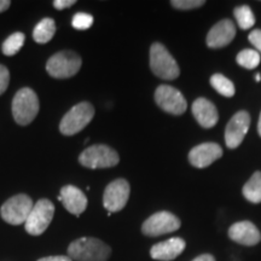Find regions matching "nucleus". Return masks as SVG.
<instances>
[{
	"instance_id": "nucleus-15",
	"label": "nucleus",
	"mask_w": 261,
	"mask_h": 261,
	"mask_svg": "<svg viewBox=\"0 0 261 261\" xmlns=\"http://www.w3.org/2000/svg\"><path fill=\"white\" fill-rule=\"evenodd\" d=\"M236 35V27L230 19H223L213 25L207 34L208 47L211 48H220L227 46L231 41L233 40Z\"/></svg>"
},
{
	"instance_id": "nucleus-17",
	"label": "nucleus",
	"mask_w": 261,
	"mask_h": 261,
	"mask_svg": "<svg viewBox=\"0 0 261 261\" xmlns=\"http://www.w3.org/2000/svg\"><path fill=\"white\" fill-rule=\"evenodd\" d=\"M185 246L187 243L182 238L173 237L152 246L150 249V255L154 260L172 261L184 252Z\"/></svg>"
},
{
	"instance_id": "nucleus-29",
	"label": "nucleus",
	"mask_w": 261,
	"mask_h": 261,
	"mask_svg": "<svg viewBox=\"0 0 261 261\" xmlns=\"http://www.w3.org/2000/svg\"><path fill=\"white\" fill-rule=\"evenodd\" d=\"M75 3H76L75 0H55L54 6H55V9H57V10H64L68 8H71Z\"/></svg>"
},
{
	"instance_id": "nucleus-30",
	"label": "nucleus",
	"mask_w": 261,
	"mask_h": 261,
	"mask_svg": "<svg viewBox=\"0 0 261 261\" xmlns=\"http://www.w3.org/2000/svg\"><path fill=\"white\" fill-rule=\"evenodd\" d=\"M38 261H73L67 255H55V256H45L39 259Z\"/></svg>"
},
{
	"instance_id": "nucleus-2",
	"label": "nucleus",
	"mask_w": 261,
	"mask_h": 261,
	"mask_svg": "<svg viewBox=\"0 0 261 261\" xmlns=\"http://www.w3.org/2000/svg\"><path fill=\"white\" fill-rule=\"evenodd\" d=\"M150 68L156 76L163 80H174L180 74L177 62L160 42H154L150 47Z\"/></svg>"
},
{
	"instance_id": "nucleus-6",
	"label": "nucleus",
	"mask_w": 261,
	"mask_h": 261,
	"mask_svg": "<svg viewBox=\"0 0 261 261\" xmlns=\"http://www.w3.org/2000/svg\"><path fill=\"white\" fill-rule=\"evenodd\" d=\"M119 161V154L115 150L104 144L89 146L79 156L80 165L90 169L115 167Z\"/></svg>"
},
{
	"instance_id": "nucleus-24",
	"label": "nucleus",
	"mask_w": 261,
	"mask_h": 261,
	"mask_svg": "<svg viewBox=\"0 0 261 261\" xmlns=\"http://www.w3.org/2000/svg\"><path fill=\"white\" fill-rule=\"evenodd\" d=\"M237 63L246 69H255L260 63V54L255 50L246 48L242 50L236 57Z\"/></svg>"
},
{
	"instance_id": "nucleus-26",
	"label": "nucleus",
	"mask_w": 261,
	"mask_h": 261,
	"mask_svg": "<svg viewBox=\"0 0 261 261\" xmlns=\"http://www.w3.org/2000/svg\"><path fill=\"white\" fill-rule=\"evenodd\" d=\"M204 0H173L171 2V5L174 9L178 10H192L201 8L202 5H204Z\"/></svg>"
},
{
	"instance_id": "nucleus-4",
	"label": "nucleus",
	"mask_w": 261,
	"mask_h": 261,
	"mask_svg": "<svg viewBox=\"0 0 261 261\" xmlns=\"http://www.w3.org/2000/svg\"><path fill=\"white\" fill-rule=\"evenodd\" d=\"M81 57L74 51H61L48 58L46 70L55 79H68L76 75L80 70Z\"/></svg>"
},
{
	"instance_id": "nucleus-7",
	"label": "nucleus",
	"mask_w": 261,
	"mask_h": 261,
	"mask_svg": "<svg viewBox=\"0 0 261 261\" xmlns=\"http://www.w3.org/2000/svg\"><path fill=\"white\" fill-rule=\"evenodd\" d=\"M55 215V205L50 200L42 198L33 205L24 223L25 231L32 236H40L50 226Z\"/></svg>"
},
{
	"instance_id": "nucleus-34",
	"label": "nucleus",
	"mask_w": 261,
	"mask_h": 261,
	"mask_svg": "<svg viewBox=\"0 0 261 261\" xmlns=\"http://www.w3.org/2000/svg\"><path fill=\"white\" fill-rule=\"evenodd\" d=\"M255 80L257 81V83H259V81L261 80V74H256L255 75Z\"/></svg>"
},
{
	"instance_id": "nucleus-18",
	"label": "nucleus",
	"mask_w": 261,
	"mask_h": 261,
	"mask_svg": "<svg viewBox=\"0 0 261 261\" xmlns=\"http://www.w3.org/2000/svg\"><path fill=\"white\" fill-rule=\"evenodd\" d=\"M192 115L203 128H212L219 120L217 107L205 98H197L192 104Z\"/></svg>"
},
{
	"instance_id": "nucleus-5",
	"label": "nucleus",
	"mask_w": 261,
	"mask_h": 261,
	"mask_svg": "<svg viewBox=\"0 0 261 261\" xmlns=\"http://www.w3.org/2000/svg\"><path fill=\"white\" fill-rule=\"evenodd\" d=\"M94 108L89 102H81L74 106L63 116L60 123V130L64 136H74L79 133L92 121Z\"/></svg>"
},
{
	"instance_id": "nucleus-25",
	"label": "nucleus",
	"mask_w": 261,
	"mask_h": 261,
	"mask_svg": "<svg viewBox=\"0 0 261 261\" xmlns=\"http://www.w3.org/2000/svg\"><path fill=\"white\" fill-rule=\"evenodd\" d=\"M71 24L75 29L77 31H86L92 27L93 24V17L92 15L85 14V12H77V14L74 15L73 21H71Z\"/></svg>"
},
{
	"instance_id": "nucleus-21",
	"label": "nucleus",
	"mask_w": 261,
	"mask_h": 261,
	"mask_svg": "<svg viewBox=\"0 0 261 261\" xmlns=\"http://www.w3.org/2000/svg\"><path fill=\"white\" fill-rule=\"evenodd\" d=\"M211 85L217 92L223 94L224 97L230 98L234 96L233 83L228 80L226 76H224L223 74H214L211 77Z\"/></svg>"
},
{
	"instance_id": "nucleus-22",
	"label": "nucleus",
	"mask_w": 261,
	"mask_h": 261,
	"mask_svg": "<svg viewBox=\"0 0 261 261\" xmlns=\"http://www.w3.org/2000/svg\"><path fill=\"white\" fill-rule=\"evenodd\" d=\"M233 15L241 29L247 31V29L252 28L253 25L255 24V17H254L252 9H250L248 5H242V6H237V8H234Z\"/></svg>"
},
{
	"instance_id": "nucleus-23",
	"label": "nucleus",
	"mask_w": 261,
	"mask_h": 261,
	"mask_svg": "<svg viewBox=\"0 0 261 261\" xmlns=\"http://www.w3.org/2000/svg\"><path fill=\"white\" fill-rule=\"evenodd\" d=\"M25 37L23 33L17 32L11 34L6 40L3 42L2 51L5 56H14L23 46Z\"/></svg>"
},
{
	"instance_id": "nucleus-9",
	"label": "nucleus",
	"mask_w": 261,
	"mask_h": 261,
	"mask_svg": "<svg viewBox=\"0 0 261 261\" xmlns=\"http://www.w3.org/2000/svg\"><path fill=\"white\" fill-rule=\"evenodd\" d=\"M180 220L171 212H158L149 217L142 226V232L148 237H158L166 233H172L179 230Z\"/></svg>"
},
{
	"instance_id": "nucleus-14",
	"label": "nucleus",
	"mask_w": 261,
	"mask_h": 261,
	"mask_svg": "<svg viewBox=\"0 0 261 261\" xmlns=\"http://www.w3.org/2000/svg\"><path fill=\"white\" fill-rule=\"evenodd\" d=\"M228 237L238 244L252 247L261 241V233L252 221H238L228 228Z\"/></svg>"
},
{
	"instance_id": "nucleus-10",
	"label": "nucleus",
	"mask_w": 261,
	"mask_h": 261,
	"mask_svg": "<svg viewBox=\"0 0 261 261\" xmlns=\"http://www.w3.org/2000/svg\"><path fill=\"white\" fill-rule=\"evenodd\" d=\"M155 102L163 112L181 115L187 112L188 103L181 92L169 85H161L155 91Z\"/></svg>"
},
{
	"instance_id": "nucleus-16",
	"label": "nucleus",
	"mask_w": 261,
	"mask_h": 261,
	"mask_svg": "<svg viewBox=\"0 0 261 261\" xmlns=\"http://www.w3.org/2000/svg\"><path fill=\"white\" fill-rule=\"evenodd\" d=\"M58 200L62 202L65 210L76 217H79L86 211L87 203H89L86 195L79 188L73 187V185H67V187L62 188Z\"/></svg>"
},
{
	"instance_id": "nucleus-1",
	"label": "nucleus",
	"mask_w": 261,
	"mask_h": 261,
	"mask_svg": "<svg viewBox=\"0 0 261 261\" xmlns=\"http://www.w3.org/2000/svg\"><path fill=\"white\" fill-rule=\"evenodd\" d=\"M112 248L94 237H81L68 247V256L76 261H108Z\"/></svg>"
},
{
	"instance_id": "nucleus-13",
	"label": "nucleus",
	"mask_w": 261,
	"mask_h": 261,
	"mask_svg": "<svg viewBox=\"0 0 261 261\" xmlns=\"http://www.w3.org/2000/svg\"><path fill=\"white\" fill-rule=\"evenodd\" d=\"M223 156V149L217 143H203L189 152V161L196 168H205Z\"/></svg>"
},
{
	"instance_id": "nucleus-12",
	"label": "nucleus",
	"mask_w": 261,
	"mask_h": 261,
	"mask_svg": "<svg viewBox=\"0 0 261 261\" xmlns=\"http://www.w3.org/2000/svg\"><path fill=\"white\" fill-rule=\"evenodd\" d=\"M250 126V115L247 112H238L231 117L225 128V143L228 149H236L243 142Z\"/></svg>"
},
{
	"instance_id": "nucleus-20",
	"label": "nucleus",
	"mask_w": 261,
	"mask_h": 261,
	"mask_svg": "<svg viewBox=\"0 0 261 261\" xmlns=\"http://www.w3.org/2000/svg\"><path fill=\"white\" fill-rule=\"evenodd\" d=\"M243 196L252 203L261 202V172H255L243 187Z\"/></svg>"
},
{
	"instance_id": "nucleus-8",
	"label": "nucleus",
	"mask_w": 261,
	"mask_h": 261,
	"mask_svg": "<svg viewBox=\"0 0 261 261\" xmlns=\"http://www.w3.org/2000/svg\"><path fill=\"white\" fill-rule=\"evenodd\" d=\"M33 205H34V203H33L32 198L28 195L19 194L9 198L2 205L0 214H2V218L6 223L11 225H21L25 223Z\"/></svg>"
},
{
	"instance_id": "nucleus-19",
	"label": "nucleus",
	"mask_w": 261,
	"mask_h": 261,
	"mask_svg": "<svg viewBox=\"0 0 261 261\" xmlns=\"http://www.w3.org/2000/svg\"><path fill=\"white\" fill-rule=\"evenodd\" d=\"M56 33V23L52 18H42L33 31V38L38 44H46Z\"/></svg>"
},
{
	"instance_id": "nucleus-11",
	"label": "nucleus",
	"mask_w": 261,
	"mask_h": 261,
	"mask_svg": "<svg viewBox=\"0 0 261 261\" xmlns=\"http://www.w3.org/2000/svg\"><path fill=\"white\" fill-rule=\"evenodd\" d=\"M130 188L125 179H116L106 188L103 195V205L110 214L122 211L129 198Z\"/></svg>"
},
{
	"instance_id": "nucleus-3",
	"label": "nucleus",
	"mask_w": 261,
	"mask_h": 261,
	"mask_svg": "<svg viewBox=\"0 0 261 261\" xmlns=\"http://www.w3.org/2000/svg\"><path fill=\"white\" fill-rule=\"evenodd\" d=\"M39 113V99L32 89L24 87L15 94L12 99V115L21 126H27Z\"/></svg>"
},
{
	"instance_id": "nucleus-27",
	"label": "nucleus",
	"mask_w": 261,
	"mask_h": 261,
	"mask_svg": "<svg viewBox=\"0 0 261 261\" xmlns=\"http://www.w3.org/2000/svg\"><path fill=\"white\" fill-rule=\"evenodd\" d=\"M10 83V73L9 69L5 65L0 64V96L5 92L6 89L9 87Z\"/></svg>"
},
{
	"instance_id": "nucleus-28",
	"label": "nucleus",
	"mask_w": 261,
	"mask_h": 261,
	"mask_svg": "<svg viewBox=\"0 0 261 261\" xmlns=\"http://www.w3.org/2000/svg\"><path fill=\"white\" fill-rule=\"evenodd\" d=\"M248 39H249V41L254 45V47H255L256 50L261 54V31L260 29H254V31H252V33H250Z\"/></svg>"
},
{
	"instance_id": "nucleus-33",
	"label": "nucleus",
	"mask_w": 261,
	"mask_h": 261,
	"mask_svg": "<svg viewBox=\"0 0 261 261\" xmlns=\"http://www.w3.org/2000/svg\"><path fill=\"white\" fill-rule=\"evenodd\" d=\"M257 133L261 137V113H260V117H259V122H257Z\"/></svg>"
},
{
	"instance_id": "nucleus-31",
	"label": "nucleus",
	"mask_w": 261,
	"mask_h": 261,
	"mask_svg": "<svg viewBox=\"0 0 261 261\" xmlns=\"http://www.w3.org/2000/svg\"><path fill=\"white\" fill-rule=\"evenodd\" d=\"M192 261H215V259L213 255H211V254H202V255L195 257Z\"/></svg>"
},
{
	"instance_id": "nucleus-32",
	"label": "nucleus",
	"mask_w": 261,
	"mask_h": 261,
	"mask_svg": "<svg viewBox=\"0 0 261 261\" xmlns=\"http://www.w3.org/2000/svg\"><path fill=\"white\" fill-rule=\"evenodd\" d=\"M11 2L10 0H0V12H4L10 8Z\"/></svg>"
}]
</instances>
